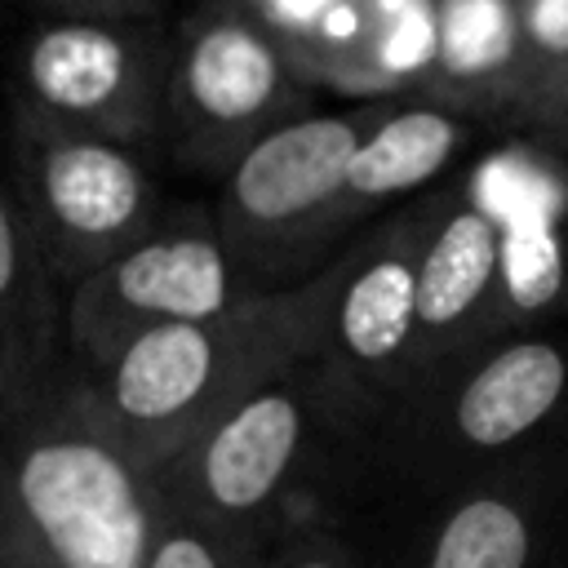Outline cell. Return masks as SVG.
Masks as SVG:
<instances>
[{"mask_svg": "<svg viewBox=\"0 0 568 568\" xmlns=\"http://www.w3.org/2000/svg\"><path fill=\"white\" fill-rule=\"evenodd\" d=\"M0 501H4V439H0Z\"/></svg>", "mask_w": 568, "mask_h": 568, "instance_id": "obj_22", "label": "cell"}, {"mask_svg": "<svg viewBox=\"0 0 568 568\" xmlns=\"http://www.w3.org/2000/svg\"><path fill=\"white\" fill-rule=\"evenodd\" d=\"M568 58V0H515V102L519 106L537 93V84Z\"/></svg>", "mask_w": 568, "mask_h": 568, "instance_id": "obj_17", "label": "cell"}, {"mask_svg": "<svg viewBox=\"0 0 568 568\" xmlns=\"http://www.w3.org/2000/svg\"><path fill=\"white\" fill-rule=\"evenodd\" d=\"M435 191L395 209L377 231L355 235L333 257V288L320 328V359L377 413H390L404 386L417 315V262L435 213Z\"/></svg>", "mask_w": 568, "mask_h": 568, "instance_id": "obj_10", "label": "cell"}, {"mask_svg": "<svg viewBox=\"0 0 568 568\" xmlns=\"http://www.w3.org/2000/svg\"><path fill=\"white\" fill-rule=\"evenodd\" d=\"M497 311H501V213L493 191H484V173L470 169L466 178L435 191V213L417 262L413 351L399 399L417 390L426 377H435L444 364L466 355L470 346L497 337L501 333Z\"/></svg>", "mask_w": 568, "mask_h": 568, "instance_id": "obj_11", "label": "cell"}, {"mask_svg": "<svg viewBox=\"0 0 568 568\" xmlns=\"http://www.w3.org/2000/svg\"><path fill=\"white\" fill-rule=\"evenodd\" d=\"M328 288L333 262L284 293H257L226 315L146 328L98 368H80V377L115 439L155 475L257 382L320 355Z\"/></svg>", "mask_w": 568, "mask_h": 568, "instance_id": "obj_3", "label": "cell"}, {"mask_svg": "<svg viewBox=\"0 0 568 568\" xmlns=\"http://www.w3.org/2000/svg\"><path fill=\"white\" fill-rule=\"evenodd\" d=\"M470 133L475 115H462L439 102L382 106L346 173V226L359 231V222L382 213L386 204L439 186V178L466 151Z\"/></svg>", "mask_w": 568, "mask_h": 568, "instance_id": "obj_14", "label": "cell"}, {"mask_svg": "<svg viewBox=\"0 0 568 568\" xmlns=\"http://www.w3.org/2000/svg\"><path fill=\"white\" fill-rule=\"evenodd\" d=\"M311 111V80L284 36L244 0H195L173 27L160 146L200 178H226L266 133Z\"/></svg>", "mask_w": 568, "mask_h": 568, "instance_id": "obj_6", "label": "cell"}, {"mask_svg": "<svg viewBox=\"0 0 568 568\" xmlns=\"http://www.w3.org/2000/svg\"><path fill=\"white\" fill-rule=\"evenodd\" d=\"M257 297L222 244L209 204L164 209L120 257L84 275L62 306V342L75 368H98L129 337L164 324L213 320Z\"/></svg>", "mask_w": 568, "mask_h": 568, "instance_id": "obj_8", "label": "cell"}, {"mask_svg": "<svg viewBox=\"0 0 568 568\" xmlns=\"http://www.w3.org/2000/svg\"><path fill=\"white\" fill-rule=\"evenodd\" d=\"M173 27L160 13L40 18L13 49V133H75L151 151L164 129Z\"/></svg>", "mask_w": 568, "mask_h": 568, "instance_id": "obj_7", "label": "cell"}, {"mask_svg": "<svg viewBox=\"0 0 568 568\" xmlns=\"http://www.w3.org/2000/svg\"><path fill=\"white\" fill-rule=\"evenodd\" d=\"M40 18H98V13H160V0H31Z\"/></svg>", "mask_w": 568, "mask_h": 568, "instance_id": "obj_21", "label": "cell"}, {"mask_svg": "<svg viewBox=\"0 0 568 568\" xmlns=\"http://www.w3.org/2000/svg\"><path fill=\"white\" fill-rule=\"evenodd\" d=\"M262 568H368L337 515H302L262 537Z\"/></svg>", "mask_w": 568, "mask_h": 568, "instance_id": "obj_18", "label": "cell"}, {"mask_svg": "<svg viewBox=\"0 0 568 568\" xmlns=\"http://www.w3.org/2000/svg\"><path fill=\"white\" fill-rule=\"evenodd\" d=\"M550 524V475L528 457L417 501L395 568H541Z\"/></svg>", "mask_w": 568, "mask_h": 568, "instance_id": "obj_12", "label": "cell"}, {"mask_svg": "<svg viewBox=\"0 0 568 568\" xmlns=\"http://www.w3.org/2000/svg\"><path fill=\"white\" fill-rule=\"evenodd\" d=\"M515 124L550 155L568 160V58L537 84V93L519 106Z\"/></svg>", "mask_w": 568, "mask_h": 568, "instance_id": "obj_19", "label": "cell"}, {"mask_svg": "<svg viewBox=\"0 0 568 568\" xmlns=\"http://www.w3.org/2000/svg\"><path fill=\"white\" fill-rule=\"evenodd\" d=\"M382 106L306 111L248 146L217 182V231L257 293H284L324 271L355 235L346 173Z\"/></svg>", "mask_w": 568, "mask_h": 568, "instance_id": "obj_5", "label": "cell"}, {"mask_svg": "<svg viewBox=\"0 0 568 568\" xmlns=\"http://www.w3.org/2000/svg\"><path fill=\"white\" fill-rule=\"evenodd\" d=\"M44 377H49V373L31 368L27 355L13 346V337H9L4 324H0V422H9Z\"/></svg>", "mask_w": 568, "mask_h": 568, "instance_id": "obj_20", "label": "cell"}, {"mask_svg": "<svg viewBox=\"0 0 568 568\" xmlns=\"http://www.w3.org/2000/svg\"><path fill=\"white\" fill-rule=\"evenodd\" d=\"M62 306L58 280L40 253V240L13 195V182H0V324L31 368L53 373L62 364Z\"/></svg>", "mask_w": 568, "mask_h": 568, "instance_id": "obj_15", "label": "cell"}, {"mask_svg": "<svg viewBox=\"0 0 568 568\" xmlns=\"http://www.w3.org/2000/svg\"><path fill=\"white\" fill-rule=\"evenodd\" d=\"M377 426V413L306 355L209 422L155 470V488L169 506L266 537L302 515H337L346 466L368 462Z\"/></svg>", "mask_w": 568, "mask_h": 568, "instance_id": "obj_2", "label": "cell"}, {"mask_svg": "<svg viewBox=\"0 0 568 568\" xmlns=\"http://www.w3.org/2000/svg\"><path fill=\"white\" fill-rule=\"evenodd\" d=\"M0 568H142L160 488L102 422L89 382L62 359L0 422Z\"/></svg>", "mask_w": 568, "mask_h": 568, "instance_id": "obj_1", "label": "cell"}, {"mask_svg": "<svg viewBox=\"0 0 568 568\" xmlns=\"http://www.w3.org/2000/svg\"><path fill=\"white\" fill-rule=\"evenodd\" d=\"M537 146V142H532ZM532 191L497 200L501 213V311L497 328L568 320V178L550 151H532Z\"/></svg>", "mask_w": 568, "mask_h": 568, "instance_id": "obj_13", "label": "cell"}, {"mask_svg": "<svg viewBox=\"0 0 568 568\" xmlns=\"http://www.w3.org/2000/svg\"><path fill=\"white\" fill-rule=\"evenodd\" d=\"M13 195L67 293L164 213L146 151L75 133H13Z\"/></svg>", "mask_w": 568, "mask_h": 568, "instance_id": "obj_9", "label": "cell"}, {"mask_svg": "<svg viewBox=\"0 0 568 568\" xmlns=\"http://www.w3.org/2000/svg\"><path fill=\"white\" fill-rule=\"evenodd\" d=\"M568 435V320L501 328L470 346L377 426L368 466L417 501L537 457Z\"/></svg>", "mask_w": 568, "mask_h": 568, "instance_id": "obj_4", "label": "cell"}, {"mask_svg": "<svg viewBox=\"0 0 568 568\" xmlns=\"http://www.w3.org/2000/svg\"><path fill=\"white\" fill-rule=\"evenodd\" d=\"M142 568H262V537L160 497V524Z\"/></svg>", "mask_w": 568, "mask_h": 568, "instance_id": "obj_16", "label": "cell"}]
</instances>
